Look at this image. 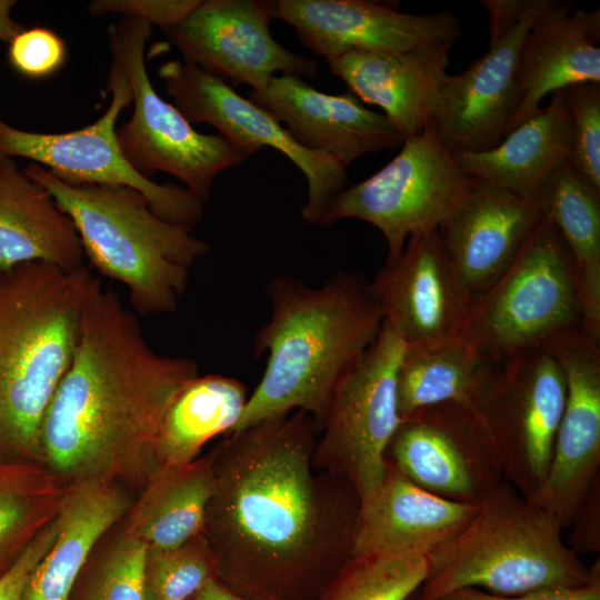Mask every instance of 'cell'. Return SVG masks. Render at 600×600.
Returning <instances> with one entry per match:
<instances>
[{"label":"cell","instance_id":"e575fe53","mask_svg":"<svg viewBox=\"0 0 600 600\" xmlns=\"http://www.w3.org/2000/svg\"><path fill=\"white\" fill-rule=\"evenodd\" d=\"M146 550L120 532L94 561L78 600H144Z\"/></svg>","mask_w":600,"mask_h":600},{"label":"cell","instance_id":"74e56055","mask_svg":"<svg viewBox=\"0 0 600 600\" xmlns=\"http://www.w3.org/2000/svg\"><path fill=\"white\" fill-rule=\"evenodd\" d=\"M201 0H94L88 6L93 17L134 16L167 31L182 23Z\"/></svg>","mask_w":600,"mask_h":600},{"label":"cell","instance_id":"5b68a950","mask_svg":"<svg viewBox=\"0 0 600 600\" xmlns=\"http://www.w3.org/2000/svg\"><path fill=\"white\" fill-rule=\"evenodd\" d=\"M22 170L72 220L90 264L127 289L133 312L177 310L192 266L210 249L191 228L162 219L132 188L68 184L33 162Z\"/></svg>","mask_w":600,"mask_h":600},{"label":"cell","instance_id":"44dd1931","mask_svg":"<svg viewBox=\"0 0 600 600\" xmlns=\"http://www.w3.org/2000/svg\"><path fill=\"white\" fill-rule=\"evenodd\" d=\"M541 217L536 202L477 179L459 208L438 227L472 301L508 270Z\"/></svg>","mask_w":600,"mask_h":600},{"label":"cell","instance_id":"4fadbf2b","mask_svg":"<svg viewBox=\"0 0 600 600\" xmlns=\"http://www.w3.org/2000/svg\"><path fill=\"white\" fill-rule=\"evenodd\" d=\"M548 0H484L490 47L464 71L448 74L434 126L451 153L480 152L509 133L522 94L518 61L522 42Z\"/></svg>","mask_w":600,"mask_h":600},{"label":"cell","instance_id":"277c9868","mask_svg":"<svg viewBox=\"0 0 600 600\" xmlns=\"http://www.w3.org/2000/svg\"><path fill=\"white\" fill-rule=\"evenodd\" d=\"M98 281L87 267L27 262L0 270V459L44 464L43 420Z\"/></svg>","mask_w":600,"mask_h":600},{"label":"cell","instance_id":"52a82bcc","mask_svg":"<svg viewBox=\"0 0 600 600\" xmlns=\"http://www.w3.org/2000/svg\"><path fill=\"white\" fill-rule=\"evenodd\" d=\"M581 326L570 251L559 230L541 217L508 270L472 301L463 331L498 361Z\"/></svg>","mask_w":600,"mask_h":600},{"label":"cell","instance_id":"8d00e7d4","mask_svg":"<svg viewBox=\"0 0 600 600\" xmlns=\"http://www.w3.org/2000/svg\"><path fill=\"white\" fill-rule=\"evenodd\" d=\"M8 44L9 64L27 79L51 77L67 61L68 49L64 40L49 28L23 29Z\"/></svg>","mask_w":600,"mask_h":600},{"label":"cell","instance_id":"b9f144b4","mask_svg":"<svg viewBox=\"0 0 600 600\" xmlns=\"http://www.w3.org/2000/svg\"><path fill=\"white\" fill-rule=\"evenodd\" d=\"M190 600H249L226 586L218 578L209 580Z\"/></svg>","mask_w":600,"mask_h":600},{"label":"cell","instance_id":"7a4b0ae2","mask_svg":"<svg viewBox=\"0 0 600 600\" xmlns=\"http://www.w3.org/2000/svg\"><path fill=\"white\" fill-rule=\"evenodd\" d=\"M198 374L193 360L156 352L134 312L99 280L43 420L44 466L66 484L101 479L141 489L159 467L162 417Z\"/></svg>","mask_w":600,"mask_h":600},{"label":"cell","instance_id":"3957f363","mask_svg":"<svg viewBox=\"0 0 600 600\" xmlns=\"http://www.w3.org/2000/svg\"><path fill=\"white\" fill-rule=\"evenodd\" d=\"M267 292L271 316L253 340L254 354L267 353V364L232 432L297 410L311 416L320 432L337 386L382 328L380 302L353 272H337L320 288L278 276Z\"/></svg>","mask_w":600,"mask_h":600},{"label":"cell","instance_id":"d6a6232c","mask_svg":"<svg viewBox=\"0 0 600 600\" xmlns=\"http://www.w3.org/2000/svg\"><path fill=\"white\" fill-rule=\"evenodd\" d=\"M429 573L428 554L351 556L318 600H411Z\"/></svg>","mask_w":600,"mask_h":600},{"label":"cell","instance_id":"8fae6325","mask_svg":"<svg viewBox=\"0 0 600 600\" xmlns=\"http://www.w3.org/2000/svg\"><path fill=\"white\" fill-rule=\"evenodd\" d=\"M402 340L384 323L337 386L317 438L312 463L347 479L360 500L384 480V453L400 422L397 372Z\"/></svg>","mask_w":600,"mask_h":600},{"label":"cell","instance_id":"60d3db41","mask_svg":"<svg viewBox=\"0 0 600 600\" xmlns=\"http://www.w3.org/2000/svg\"><path fill=\"white\" fill-rule=\"evenodd\" d=\"M568 529L566 543L576 554L600 550V477L591 484Z\"/></svg>","mask_w":600,"mask_h":600},{"label":"cell","instance_id":"7bdbcfd3","mask_svg":"<svg viewBox=\"0 0 600 600\" xmlns=\"http://www.w3.org/2000/svg\"><path fill=\"white\" fill-rule=\"evenodd\" d=\"M13 0H0V41L9 43L13 37L24 29L22 24L12 19L11 10L16 6Z\"/></svg>","mask_w":600,"mask_h":600},{"label":"cell","instance_id":"cb8c5ba5","mask_svg":"<svg viewBox=\"0 0 600 600\" xmlns=\"http://www.w3.org/2000/svg\"><path fill=\"white\" fill-rule=\"evenodd\" d=\"M599 40V9L572 12L569 2L547 1L520 49L517 76L522 100L510 131L540 112L547 94L578 83H600Z\"/></svg>","mask_w":600,"mask_h":600},{"label":"cell","instance_id":"4316f807","mask_svg":"<svg viewBox=\"0 0 600 600\" xmlns=\"http://www.w3.org/2000/svg\"><path fill=\"white\" fill-rule=\"evenodd\" d=\"M573 146L566 89L551 93L540 112L513 128L496 147L452 153L469 174L536 202L553 169L569 161Z\"/></svg>","mask_w":600,"mask_h":600},{"label":"cell","instance_id":"ba28073f","mask_svg":"<svg viewBox=\"0 0 600 600\" xmlns=\"http://www.w3.org/2000/svg\"><path fill=\"white\" fill-rule=\"evenodd\" d=\"M151 28L134 16H121L109 28L111 61L124 72L133 103L132 116L117 129V138L126 158L141 174L169 173L204 202L219 173L243 163L251 154L219 133L197 131L154 90L144 58Z\"/></svg>","mask_w":600,"mask_h":600},{"label":"cell","instance_id":"ac0fdd59","mask_svg":"<svg viewBox=\"0 0 600 600\" xmlns=\"http://www.w3.org/2000/svg\"><path fill=\"white\" fill-rule=\"evenodd\" d=\"M371 289L383 323L406 347L429 348L458 337L472 300L462 287L438 228L411 234L401 254L386 262Z\"/></svg>","mask_w":600,"mask_h":600},{"label":"cell","instance_id":"836d02e7","mask_svg":"<svg viewBox=\"0 0 600 600\" xmlns=\"http://www.w3.org/2000/svg\"><path fill=\"white\" fill-rule=\"evenodd\" d=\"M214 578L216 558L202 533L174 548L146 550L144 600H190Z\"/></svg>","mask_w":600,"mask_h":600},{"label":"cell","instance_id":"f1b7e54d","mask_svg":"<svg viewBox=\"0 0 600 600\" xmlns=\"http://www.w3.org/2000/svg\"><path fill=\"white\" fill-rule=\"evenodd\" d=\"M211 452L158 467L123 518L121 532L150 549H170L202 533L213 490Z\"/></svg>","mask_w":600,"mask_h":600},{"label":"cell","instance_id":"7c38bea8","mask_svg":"<svg viewBox=\"0 0 600 600\" xmlns=\"http://www.w3.org/2000/svg\"><path fill=\"white\" fill-rule=\"evenodd\" d=\"M566 401V377L546 346L494 361L474 402L498 448L504 481L523 497L544 481Z\"/></svg>","mask_w":600,"mask_h":600},{"label":"cell","instance_id":"1f68e13d","mask_svg":"<svg viewBox=\"0 0 600 600\" xmlns=\"http://www.w3.org/2000/svg\"><path fill=\"white\" fill-rule=\"evenodd\" d=\"M67 488L42 463L0 459V576L56 519Z\"/></svg>","mask_w":600,"mask_h":600},{"label":"cell","instance_id":"9a60e30c","mask_svg":"<svg viewBox=\"0 0 600 600\" xmlns=\"http://www.w3.org/2000/svg\"><path fill=\"white\" fill-rule=\"evenodd\" d=\"M166 93L190 123H206L251 156L263 147L283 153L304 176L308 198L301 217L320 224L330 202L344 189L346 167L328 154L304 149L269 112L240 96L224 80L172 59L158 69Z\"/></svg>","mask_w":600,"mask_h":600},{"label":"cell","instance_id":"d590c367","mask_svg":"<svg viewBox=\"0 0 600 600\" xmlns=\"http://www.w3.org/2000/svg\"><path fill=\"white\" fill-rule=\"evenodd\" d=\"M573 146L570 163L600 188V83L566 89Z\"/></svg>","mask_w":600,"mask_h":600},{"label":"cell","instance_id":"484cf974","mask_svg":"<svg viewBox=\"0 0 600 600\" xmlns=\"http://www.w3.org/2000/svg\"><path fill=\"white\" fill-rule=\"evenodd\" d=\"M84 260L77 229L52 194L0 156V270L27 262L76 270Z\"/></svg>","mask_w":600,"mask_h":600},{"label":"cell","instance_id":"f35d334b","mask_svg":"<svg viewBox=\"0 0 600 600\" xmlns=\"http://www.w3.org/2000/svg\"><path fill=\"white\" fill-rule=\"evenodd\" d=\"M56 519L38 533L13 564L0 576V600L22 599L30 573L50 549L56 538Z\"/></svg>","mask_w":600,"mask_h":600},{"label":"cell","instance_id":"ffe728a7","mask_svg":"<svg viewBox=\"0 0 600 600\" xmlns=\"http://www.w3.org/2000/svg\"><path fill=\"white\" fill-rule=\"evenodd\" d=\"M249 99L283 124L298 144L343 167L406 139L383 113L366 108L351 92H321L296 76H273L262 89L251 90Z\"/></svg>","mask_w":600,"mask_h":600},{"label":"cell","instance_id":"5bb4252c","mask_svg":"<svg viewBox=\"0 0 600 600\" xmlns=\"http://www.w3.org/2000/svg\"><path fill=\"white\" fill-rule=\"evenodd\" d=\"M384 462L418 487L463 503L478 504L504 481L493 437L478 408L466 402L401 417Z\"/></svg>","mask_w":600,"mask_h":600},{"label":"cell","instance_id":"603a6c76","mask_svg":"<svg viewBox=\"0 0 600 600\" xmlns=\"http://www.w3.org/2000/svg\"><path fill=\"white\" fill-rule=\"evenodd\" d=\"M478 504L436 496L387 467L382 483L360 500L352 556L429 554L458 536Z\"/></svg>","mask_w":600,"mask_h":600},{"label":"cell","instance_id":"d6986e66","mask_svg":"<svg viewBox=\"0 0 600 600\" xmlns=\"http://www.w3.org/2000/svg\"><path fill=\"white\" fill-rule=\"evenodd\" d=\"M273 18L291 26L299 41L330 60L350 51L399 52L453 43L461 37L456 16L401 12L366 0H277Z\"/></svg>","mask_w":600,"mask_h":600},{"label":"cell","instance_id":"ab89813d","mask_svg":"<svg viewBox=\"0 0 600 600\" xmlns=\"http://www.w3.org/2000/svg\"><path fill=\"white\" fill-rule=\"evenodd\" d=\"M440 600H600V573L591 582L580 587L541 588L508 596L477 588H461Z\"/></svg>","mask_w":600,"mask_h":600},{"label":"cell","instance_id":"30bf717a","mask_svg":"<svg viewBox=\"0 0 600 600\" xmlns=\"http://www.w3.org/2000/svg\"><path fill=\"white\" fill-rule=\"evenodd\" d=\"M104 113L81 129L43 133L12 127L0 119V156L21 157L72 184L121 186L141 192L162 219L193 228L203 216V201L181 186L161 184L137 171L122 152L116 122L132 103V91L121 68L111 61Z\"/></svg>","mask_w":600,"mask_h":600},{"label":"cell","instance_id":"2e32d148","mask_svg":"<svg viewBox=\"0 0 600 600\" xmlns=\"http://www.w3.org/2000/svg\"><path fill=\"white\" fill-rule=\"evenodd\" d=\"M272 1L207 0L168 30L182 61L259 90L276 73L313 78L319 62L282 47L270 32Z\"/></svg>","mask_w":600,"mask_h":600},{"label":"cell","instance_id":"9c48e42d","mask_svg":"<svg viewBox=\"0 0 600 600\" xmlns=\"http://www.w3.org/2000/svg\"><path fill=\"white\" fill-rule=\"evenodd\" d=\"M382 169L344 188L326 209L320 224L359 219L376 227L394 261L407 239L442 224L463 202L477 178L466 172L443 146L434 122L408 137Z\"/></svg>","mask_w":600,"mask_h":600},{"label":"cell","instance_id":"d4e9b609","mask_svg":"<svg viewBox=\"0 0 600 600\" xmlns=\"http://www.w3.org/2000/svg\"><path fill=\"white\" fill-rule=\"evenodd\" d=\"M132 501L128 489L114 481L68 484L56 538L30 573L21 600H69L97 544L124 518Z\"/></svg>","mask_w":600,"mask_h":600},{"label":"cell","instance_id":"e0dca14e","mask_svg":"<svg viewBox=\"0 0 600 600\" xmlns=\"http://www.w3.org/2000/svg\"><path fill=\"white\" fill-rule=\"evenodd\" d=\"M543 346L562 367L566 401L548 474L528 499L551 511L564 530L600 477V342L579 328Z\"/></svg>","mask_w":600,"mask_h":600},{"label":"cell","instance_id":"7402d4cb","mask_svg":"<svg viewBox=\"0 0 600 600\" xmlns=\"http://www.w3.org/2000/svg\"><path fill=\"white\" fill-rule=\"evenodd\" d=\"M453 43L399 52L350 51L327 60L330 71L361 102L380 107L404 138L437 119Z\"/></svg>","mask_w":600,"mask_h":600},{"label":"cell","instance_id":"6da1fadb","mask_svg":"<svg viewBox=\"0 0 600 600\" xmlns=\"http://www.w3.org/2000/svg\"><path fill=\"white\" fill-rule=\"evenodd\" d=\"M318 433L297 410L227 434L210 451L202 534L218 579L249 600H318L352 556L360 497L313 466Z\"/></svg>","mask_w":600,"mask_h":600},{"label":"cell","instance_id":"ee69618b","mask_svg":"<svg viewBox=\"0 0 600 600\" xmlns=\"http://www.w3.org/2000/svg\"><path fill=\"white\" fill-rule=\"evenodd\" d=\"M411 600H418L417 593L411 598Z\"/></svg>","mask_w":600,"mask_h":600},{"label":"cell","instance_id":"f546056e","mask_svg":"<svg viewBox=\"0 0 600 600\" xmlns=\"http://www.w3.org/2000/svg\"><path fill=\"white\" fill-rule=\"evenodd\" d=\"M238 379L206 374L186 382L170 401L156 440L159 467L188 463L206 443L219 434H229L248 400Z\"/></svg>","mask_w":600,"mask_h":600},{"label":"cell","instance_id":"8992f818","mask_svg":"<svg viewBox=\"0 0 600 600\" xmlns=\"http://www.w3.org/2000/svg\"><path fill=\"white\" fill-rule=\"evenodd\" d=\"M562 531L551 511L502 481L458 536L428 554L430 573L417 598L440 600L461 588L508 596L588 584L600 562L586 566Z\"/></svg>","mask_w":600,"mask_h":600},{"label":"cell","instance_id":"4dcf8cb0","mask_svg":"<svg viewBox=\"0 0 600 600\" xmlns=\"http://www.w3.org/2000/svg\"><path fill=\"white\" fill-rule=\"evenodd\" d=\"M493 363L464 331L436 347L404 346L397 372L400 418L442 402L474 404Z\"/></svg>","mask_w":600,"mask_h":600},{"label":"cell","instance_id":"83f0119b","mask_svg":"<svg viewBox=\"0 0 600 600\" xmlns=\"http://www.w3.org/2000/svg\"><path fill=\"white\" fill-rule=\"evenodd\" d=\"M536 203L570 251L580 297L581 329L600 342V188L567 161L544 180Z\"/></svg>","mask_w":600,"mask_h":600}]
</instances>
